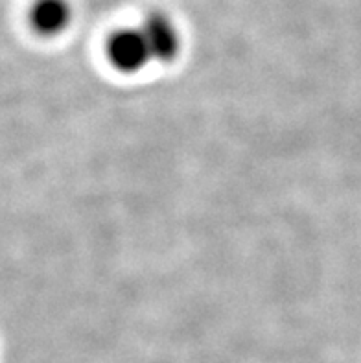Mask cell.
I'll return each mask as SVG.
<instances>
[{
  "label": "cell",
  "instance_id": "1",
  "mask_svg": "<svg viewBox=\"0 0 361 363\" xmlns=\"http://www.w3.org/2000/svg\"><path fill=\"white\" fill-rule=\"evenodd\" d=\"M111 63L120 72H137L153 60L150 45L142 30H120L109 39L107 45Z\"/></svg>",
  "mask_w": 361,
  "mask_h": 363
},
{
  "label": "cell",
  "instance_id": "2",
  "mask_svg": "<svg viewBox=\"0 0 361 363\" xmlns=\"http://www.w3.org/2000/svg\"><path fill=\"white\" fill-rule=\"evenodd\" d=\"M140 30L150 45L153 60L172 61L179 54L181 39H179L177 28L172 24L168 17L159 13L151 15L150 18H146Z\"/></svg>",
  "mask_w": 361,
  "mask_h": 363
},
{
  "label": "cell",
  "instance_id": "3",
  "mask_svg": "<svg viewBox=\"0 0 361 363\" xmlns=\"http://www.w3.org/2000/svg\"><path fill=\"white\" fill-rule=\"evenodd\" d=\"M70 21L67 0H37L32 8V24L45 35L60 33Z\"/></svg>",
  "mask_w": 361,
  "mask_h": 363
}]
</instances>
